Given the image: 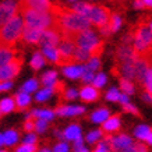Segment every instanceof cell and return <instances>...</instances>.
Here are the masks:
<instances>
[{"label":"cell","mask_w":152,"mask_h":152,"mask_svg":"<svg viewBox=\"0 0 152 152\" xmlns=\"http://www.w3.org/2000/svg\"><path fill=\"white\" fill-rule=\"evenodd\" d=\"M78 152H88V149H85V147H84L83 148V149H80V151Z\"/></svg>","instance_id":"6f0895ef"},{"label":"cell","mask_w":152,"mask_h":152,"mask_svg":"<svg viewBox=\"0 0 152 152\" xmlns=\"http://www.w3.org/2000/svg\"><path fill=\"white\" fill-rule=\"evenodd\" d=\"M20 13L23 14L24 25L37 29H48L55 28V15L52 11H39V10L28 9L20 6Z\"/></svg>","instance_id":"6da1fadb"},{"label":"cell","mask_w":152,"mask_h":152,"mask_svg":"<svg viewBox=\"0 0 152 152\" xmlns=\"http://www.w3.org/2000/svg\"><path fill=\"white\" fill-rule=\"evenodd\" d=\"M17 55H18V50L15 49V46H7L0 43V66L7 64L9 61L15 59Z\"/></svg>","instance_id":"8fae6325"},{"label":"cell","mask_w":152,"mask_h":152,"mask_svg":"<svg viewBox=\"0 0 152 152\" xmlns=\"http://www.w3.org/2000/svg\"><path fill=\"white\" fill-rule=\"evenodd\" d=\"M0 152H9V151H6V149H1V151H0Z\"/></svg>","instance_id":"680465c9"},{"label":"cell","mask_w":152,"mask_h":152,"mask_svg":"<svg viewBox=\"0 0 152 152\" xmlns=\"http://www.w3.org/2000/svg\"><path fill=\"white\" fill-rule=\"evenodd\" d=\"M134 9H137V10H142L145 6H144V3L141 1V0H134Z\"/></svg>","instance_id":"f907efd6"},{"label":"cell","mask_w":152,"mask_h":152,"mask_svg":"<svg viewBox=\"0 0 152 152\" xmlns=\"http://www.w3.org/2000/svg\"><path fill=\"white\" fill-rule=\"evenodd\" d=\"M126 152H148V148L145 144L142 142H137V141H133V144L127 148Z\"/></svg>","instance_id":"836d02e7"},{"label":"cell","mask_w":152,"mask_h":152,"mask_svg":"<svg viewBox=\"0 0 152 152\" xmlns=\"http://www.w3.org/2000/svg\"><path fill=\"white\" fill-rule=\"evenodd\" d=\"M85 17L91 21V24H94V25H96V27L99 28L109 21V18H110V11H109V9H106L103 6L91 4V7H89V10H88V13Z\"/></svg>","instance_id":"8992f818"},{"label":"cell","mask_w":152,"mask_h":152,"mask_svg":"<svg viewBox=\"0 0 152 152\" xmlns=\"http://www.w3.org/2000/svg\"><path fill=\"white\" fill-rule=\"evenodd\" d=\"M95 74L96 73H94V71H91V70H88L84 67V73H83V75H81L83 83L87 84V85L88 84H92V80H94V77H95Z\"/></svg>","instance_id":"f35d334b"},{"label":"cell","mask_w":152,"mask_h":152,"mask_svg":"<svg viewBox=\"0 0 152 152\" xmlns=\"http://www.w3.org/2000/svg\"><path fill=\"white\" fill-rule=\"evenodd\" d=\"M148 27H149V29H151V32H152V21H148Z\"/></svg>","instance_id":"11a10c76"},{"label":"cell","mask_w":152,"mask_h":152,"mask_svg":"<svg viewBox=\"0 0 152 152\" xmlns=\"http://www.w3.org/2000/svg\"><path fill=\"white\" fill-rule=\"evenodd\" d=\"M37 152H52L49 148H42V149H38Z\"/></svg>","instance_id":"db71d44e"},{"label":"cell","mask_w":152,"mask_h":152,"mask_svg":"<svg viewBox=\"0 0 152 152\" xmlns=\"http://www.w3.org/2000/svg\"><path fill=\"white\" fill-rule=\"evenodd\" d=\"M123 24V18L120 17L119 14H110V18H109V28H110V32H117Z\"/></svg>","instance_id":"484cf974"},{"label":"cell","mask_w":152,"mask_h":152,"mask_svg":"<svg viewBox=\"0 0 152 152\" xmlns=\"http://www.w3.org/2000/svg\"><path fill=\"white\" fill-rule=\"evenodd\" d=\"M38 85H39L38 80L31 78V80H28L27 83L23 85L21 91H23V92H27V94H31V92H34V91H37V89H38Z\"/></svg>","instance_id":"4dcf8cb0"},{"label":"cell","mask_w":152,"mask_h":152,"mask_svg":"<svg viewBox=\"0 0 152 152\" xmlns=\"http://www.w3.org/2000/svg\"><path fill=\"white\" fill-rule=\"evenodd\" d=\"M29 115L32 116L34 119H43V120H52L53 117H55V112L53 110H46V109H42V110H34L31 112Z\"/></svg>","instance_id":"d4e9b609"},{"label":"cell","mask_w":152,"mask_h":152,"mask_svg":"<svg viewBox=\"0 0 152 152\" xmlns=\"http://www.w3.org/2000/svg\"><path fill=\"white\" fill-rule=\"evenodd\" d=\"M69 1H71V3H74V1H77V0H69Z\"/></svg>","instance_id":"91938a15"},{"label":"cell","mask_w":152,"mask_h":152,"mask_svg":"<svg viewBox=\"0 0 152 152\" xmlns=\"http://www.w3.org/2000/svg\"><path fill=\"white\" fill-rule=\"evenodd\" d=\"M77 95H78V92H77L75 89H69V88H66L64 92L60 95V98L64 99V101H71V99H75Z\"/></svg>","instance_id":"ab89813d"},{"label":"cell","mask_w":152,"mask_h":152,"mask_svg":"<svg viewBox=\"0 0 152 152\" xmlns=\"http://www.w3.org/2000/svg\"><path fill=\"white\" fill-rule=\"evenodd\" d=\"M18 140V133L15 130H7L3 134V144L4 145H14Z\"/></svg>","instance_id":"4316f807"},{"label":"cell","mask_w":152,"mask_h":152,"mask_svg":"<svg viewBox=\"0 0 152 152\" xmlns=\"http://www.w3.org/2000/svg\"><path fill=\"white\" fill-rule=\"evenodd\" d=\"M20 13V0H4L0 1V27Z\"/></svg>","instance_id":"52a82bcc"},{"label":"cell","mask_w":152,"mask_h":152,"mask_svg":"<svg viewBox=\"0 0 152 152\" xmlns=\"http://www.w3.org/2000/svg\"><path fill=\"white\" fill-rule=\"evenodd\" d=\"M119 102L121 103V105H124V103H127L129 101V95H126V94H120V96H119Z\"/></svg>","instance_id":"681fc988"},{"label":"cell","mask_w":152,"mask_h":152,"mask_svg":"<svg viewBox=\"0 0 152 152\" xmlns=\"http://www.w3.org/2000/svg\"><path fill=\"white\" fill-rule=\"evenodd\" d=\"M85 109L83 106H57L55 109V115L59 116H78L83 115Z\"/></svg>","instance_id":"5bb4252c"},{"label":"cell","mask_w":152,"mask_h":152,"mask_svg":"<svg viewBox=\"0 0 152 152\" xmlns=\"http://www.w3.org/2000/svg\"><path fill=\"white\" fill-rule=\"evenodd\" d=\"M84 67L88 70H91V71H94V73H96V70L101 69V59H99V57H91V59L84 64Z\"/></svg>","instance_id":"d6a6232c"},{"label":"cell","mask_w":152,"mask_h":152,"mask_svg":"<svg viewBox=\"0 0 152 152\" xmlns=\"http://www.w3.org/2000/svg\"><path fill=\"white\" fill-rule=\"evenodd\" d=\"M107 117H109V109H106V107H101V109H98L96 112H94L92 113L91 120H92L94 123H103Z\"/></svg>","instance_id":"cb8c5ba5"},{"label":"cell","mask_w":152,"mask_h":152,"mask_svg":"<svg viewBox=\"0 0 152 152\" xmlns=\"http://www.w3.org/2000/svg\"><path fill=\"white\" fill-rule=\"evenodd\" d=\"M89 7H91V4H89V3H87V1H78V0H77V1H74V3H73L71 10H73V11H75V13L83 14V15H87Z\"/></svg>","instance_id":"83f0119b"},{"label":"cell","mask_w":152,"mask_h":152,"mask_svg":"<svg viewBox=\"0 0 152 152\" xmlns=\"http://www.w3.org/2000/svg\"><path fill=\"white\" fill-rule=\"evenodd\" d=\"M13 87V84L11 81H3V83H0V92H4V91H9L10 88Z\"/></svg>","instance_id":"c3c4849f"},{"label":"cell","mask_w":152,"mask_h":152,"mask_svg":"<svg viewBox=\"0 0 152 152\" xmlns=\"http://www.w3.org/2000/svg\"><path fill=\"white\" fill-rule=\"evenodd\" d=\"M24 60L21 56H17L15 59H13L11 61H9L7 64L0 66V83L3 81H11L14 80L21 71Z\"/></svg>","instance_id":"5b68a950"},{"label":"cell","mask_w":152,"mask_h":152,"mask_svg":"<svg viewBox=\"0 0 152 152\" xmlns=\"http://www.w3.org/2000/svg\"><path fill=\"white\" fill-rule=\"evenodd\" d=\"M151 130H152V127H149V126H138V127L135 129V131H134V135H135L140 141H145L148 137V134L151 133Z\"/></svg>","instance_id":"f1b7e54d"},{"label":"cell","mask_w":152,"mask_h":152,"mask_svg":"<svg viewBox=\"0 0 152 152\" xmlns=\"http://www.w3.org/2000/svg\"><path fill=\"white\" fill-rule=\"evenodd\" d=\"M91 59V53L83 48H75V52H74V63L75 64H81V63H87L88 60Z\"/></svg>","instance_id":"ac0fdd59"},{"label":"cell","mask_w":152,"mask_h":152,"mask_svg":"<svg viewBox=\"0 0 152 152\" xmlns=\"http://www.w3.org/2000/svg\"><path fill=\"white\" fill-rule=\"evenodd\" d=\"M45 64V56L42 55V52H35L32 56V59H31V67L32 70L38 71V70H41Z\"/></svg>","instance_id":"44dd1931"},{"label":"cell","mask_w":152,"mask_h":152,"mask_svg":"<svg viewBox=\"0 0 152 152\" xmlns=\"http://www.w3.org/2000/svg\"><path fill=\"white\" fill-rule=\"evenodd\" d=\"M24 29L23 15H14L13 18L0 27V43L7 46H15L17 42L21 39V34Z\"/></svg>","instance_id":"3957f363"},{"label":"cell","mask_w":152,"mask_h":152,"mask_svg":"<svg viewBox=\"0 0 152 152\" xmlns=\"http://www.w3.org/2000/svg\"><path fill=\"white\" fill-rule=\"evenodd\" d=\"M99 95H101V94L98 91V88L92 87V85H85V87H83L81 91H80V98H81L84 102L98 101Z\"/></svg>","instance_id":"9a60e30c"},{"label":"cell","mask_w":152,"mask_h":152,"mask_svg":"<svg viewBox=\"0 0 152 152\" xmlns=\"http://www.w3.org/2000/svg\"><path fill=\"white\" fill-rule=\"evenodd\" d=\"M52 95H53V89H52V88L45 87L43 89H41V91L37 94L35 99H37L38 102H45V101H48V99H49Z\"/></svg>","instance_id":"1f68e13d"},{"label":"cell","mask_w":152,"mask_h":152,"mask_svg":"<svg viewBox=\"0 0 152 152\" xmlns=\"http://www.w3.org/2000/svg\"><path fill=\"white\" fill-rule=\"evenodd\" d=\"M48 129V120L43 119H37L35 120V131L38 133H43Z\"/></svg>","instance_id":"7bdbcfd3"},{"label":"cell","mask_w":152,"mask_h":152,"mask_svg":"<svg viewBox=\"0 0 152 152\" xmlns=\"http://www.w3.org/2000/svg\"><path fill=\"white\" fill-rule=\"evenodd\" d=\"M144 3V6L145 7H148V9H152V0H141Z\"/></svg>","instance_id":"816d5d0a"},{"label":"cell","mask_w":152,"mask_h":152,"mask_svg":"<svg viewBox=\"0 0 152 152\" xmlns=\"http://www.w3.org/2000/svg\"><path fill=\"white\" fill-rule=\"evenodd\" d=\"M61 41V34L56 28H48L42 31V37L39 41V45L43 46H57Z\"/></svg>","instance_id":"ba28073f"},{"label":"cell","mask_w":152,"mask_h":152,"mask_svg":"<svg viewBox=\"0 0 152 152\" xmlns=\"http://www.w3.org/2000/svg\"><path fill=\"white\" fill-rule=\"evenodd\" d=\"M42 37V29H37V28H31L24 25L23 34H21V41L27 45H39Z\"/></svg>","instance_id":"9c48e42d"},{"label":"cell","mask_w":152,"mask_h":152,"mask_svg":"<svg viewBox=\"0 0 152 152\" xmlns=\"http://www.w3.org/2000/svg\"><path fill=\"white\" fill-rule=\"evenodd\" d=\"M84 73V66L81 64H70L63 67V74L67 78H81V75Z\"/></svg>","instance_id":"2e32d148"},{"label":"cell","mask_w":152,"mask_h":152,"mask_svg":"<svg viewBox=\"0 0 152 152\" xmlns=\"http://www.w3.org/2000/svg\"><path fill=\"white\" fill-rule=\"evenodd\" d=\"M145 142H148V144H149V145H152V130H151V133L148 134L147 140H145Z\"/></svg>","instance_id":"f5cc1de1"},{"label":"cell","mask_w":152,"mask_h":152,"mask_svg":"<svg viewBox=\"0 0 152 152\" xmlns=\"http://www.w3.org/2000/svg\"><path fill=\"white\" fill-rule=\"evenodd\" d=\"M24 142L25 144H38V137L32 133H28V135L24 138Z\"/></svg>","instance_id":"bcb514c9"},{"label":"cell","mask_w":152,"mask_h":152,"mask_svg":"<svg viewBox=\"0 0 152 152\" xmlns=\"http://www.w3.org/2000/svg\"><path fill=\"white\" fill-rule=\"evenodd\" d=\"M1 145H3V135L0 134V147H1Z\"/></svg>","instance_id":"9f6ffc18"},{"label":"cell","mask_w":152,"mask_h":152,"mask_svg":"<svg viewBox=\"0 0 152 152\" xmlns=\"http://www.w3.org/2000/svg\"><path fill=\"white\" fill-rule=\"evenodd\" d=\"M13 99H14V105H15V109H14V110H17V112L27 110L29 103H31V96H29V94L23 92V91H20Z\"/></svg>","instance_id":"7c38bea8"},{"label":"cell","mask_w":152,"mask_h":152,"mask_svg":"<svg viewBox=\"0 0 152 152\" xmlns=\"http://www.w3.org/2000/svg\"><path fill=\"white\" fill-rule=\"evenodd\" d=\"M73 41L75 43V46L83 48L85 50L91 53V57H101L102 52H103V46L105 43L103 41L99 39L96 34L92 29H85L81 32H77L73 35Z\"/></svg>","instance_id":"7a4b0ae2"},{"label":"cell","mask_w":152,"mask_h":152,"mask_svg":"<svg viewBox=\"0 0 152 152\" xmlns=\"http://www.w3.org/2000/svg\"><path fill=\"white\" fill-rule=\"evenodd\" d=\"M63 134H64L66 140H69V141H75L77 138L81 137V129H80V126H77V124H71L66 129V131Z\"/></svg>","instance_id":"d6986e66"},{"label":"cell","mask_w":152,"mask_h":152,"mask_svg":"<svg viewBox=\"0 0 152 152\" xmlns=\"http://www.w3.org/2000/svg\"><path fill=\"white\" fill-rule=\"evenodd\" d=\"M20 6L39 11H50L52 3L50 0H20Z\"/></svg>","instance_id":"30bf717a"},{"label":"cell","mask_w":152,"mask_h":152,"mask_svg":"<svg viewBox=\"0 0 152 152\" xmlns=\"http://www.w3.org/2000/svg\"><path fill=\"white\" fill-rule=\"evenodd\" d=\"M106 84V75L103 73H98L95 74V77L92 80V87L95 88H102Z\"/></svg>","instance_id":"d590c367"},{"label":"cell","mask_w":152,"mask_h":152,"mask_svg":"<svg viewBox=\"0 0 152 152\" xmlns=\"http://www.w3.org/2000/svg\"><path fill=\"white\" fill-rule=\"evenodd\" d=\"M101 137H102V130H95V131L88 133L85 140H87V142L94 144V142H98V141L101 140Z\"/></svg>","instance_id":"8d00e7d4"},{"label":"cell","mask_w":152,"mask_h":152,"mask_svg":"<svg viewBox=\"0 0 152 152\" xmlns=\"http://www.w3.org/2000/svg\"><path fill=\"white\" fill-rule=\"evenodd\" d=\"M92 152H110V147L105 140H101V141H98L96 147L94 148Z\"/></svg>","instance_id":"60d3db41"},{"label":"cell","mask_w":152,"mask_h":152,"mask_svg":"<svg viewBox=\"0 0 152 152\" xmlns=\"http://www.w3.org/2000/svg\"><path fill=\"white\" fill-rule=\"evenodd\" d=\"M120 129V115L109 116L107 119L102 123V131L103 133H115Z\"/></svg>","instance_id":"4fadbf2b"},{"label":"cell","mask_w":152,"mask_h":152,"mask_svg":"<svg viewBox=\"0 0 152 152\" xmlns=\"http://www.w3.org/2000/svg\"><path fill=\"white\" fill-rule=\"evenodd\" d=\"M42 55L45 56V59L49 60L50 63H56V64H59L60 53H59L57 46H43L42 48Z\"/></svg>","instance_id":"e0dca14e"},{"label":"cell","mask_w":152,"mask_h":152,"mask_svg":"<svg viewBox=\"0 0 152 152\" xmlns=\"http://www.w3.org/2000/svg\"><path fill=\"white\" fill-rule=\"evenodd\" d=\"M38 151V144H21L20 147L15 148L14 152H37Z\"/></svg>","instance_id":"e575fe53"},{"label":"cell","mask_w":152,"mask_h":152,"mask_svg":"<svg viewBox=\"0 0 152 152\" xmlns=\"http://www.w3.org/2000/svg\"><path fill=\"white\" fill-rule=\"evenodd\" d=\"M142 87H144V91H145V92L152 94V64H151V67L148 69L145 77H144Z\"/></svg>","instance_id":"f546056e"},{"label":"cell","mask_w":152,"mask_h":152,"mask_svg":"<svg viewBox=\"0 0 152 152\" xmlns=\"http://www.w3.org/2000/svg\"><path fill=\"white\" fill-rule=\"evenodd\" d=\"M123 109H124V112H127V113H133L134 116H140L138 109H137L134 105H131L130 102H127V103H124V105H123Z\"/></svg>","instance_id":"ee69618b"},{"label":"cell","mask_w":152,"mask_h":152,"mask_svg":"<svg viewBox=\"0 0 152 152\" xmlns=\"http://www.w3.org/2000/svg\"><path fill=\"white\" fill-rule=\"evenodd\" d=\"M53 152H69V145L61 141V142H59V144H56L55 145Z\"/></svg>","instance_id":"f6af8a7d"},{"label":"cell","mask_w":152,"mask_h":152,"mask_svg":"<svg viewBox=\"0 0 152 152\" xmlns=\"http://www.w3.org/2000/svg\"><path fill=\"white\" fill-rule=\"evenodd\" d=\"M83 148H84V144H83V140H81V137H80V138H77L75 141H74L73 149H74V152H78L80 149H83Z\"/></svg>","instance_id":"7dc6e473"},{"label":"cell","mask_w":152,"mask_h":152,"mask_svg":"<svg viewBox=\"0 0 152 152\" xmlns=\"http://www.w3.org/2000/svg\"><path fill=\"white\" fill-rule=\"evenodd\" d=\"M57 81V73L56 71H48V73H45L43 75H42V78H41V83L43 87H48V88H50L53 84Z\"/></svg>","instance_id":"7402d4cb"},{"label":"cell","mask_w":152,"mask_h":152,"mask_svg":"<svg viewBox=\"0 0 152 152\" xmlns=\"http://www.w3.org/2000/svg\"><path fill=\"white\" fill-rule=\"evenodd\" d=\"M133 48L140 56L152 55V32L148 23H141L133 32Z\"/></svg>","instance_id":"277c9868"},{"label":"cell","mask_w":152,"mask_h":152,"mask_svg":"<svg viewBox=\"0 0 152 152\" xmlns=\"http://www.w3.org/2000/svg\"><path fill=\"white\" fill-rule=\"evenodd\" d=\"M119 96H120V92H119V89H116V88H112V89H109L106 92V99L107 101L119 102Z\"/></svg>","instance_id":"b9f144b4"},{"label":"cell","mask_w":152,"mask_h":152,"mask_svg":"<svg viewBox=\"0 0 152 152\" xmlns=\"http://www.w3.org/2000/svg\"><path fill=\"white\" fill-rule=\"evenodd\" d=\"M23 129H24V131H27V133L35 131V119H34L31 115L27 116V120H25V123L23 124Z\"/></svg>","instance_id":"74e56055"},{"label":"cell","mask_w":152,"mask_h":152,"mask_svg":"<svg viewBox=\"0 0 152 152\" xmlns=\"http://www.w3.org/2000/svg\"><path fill=\"white\" fill-rule=\"evenodd\" d=\"M15 109V105H14V99L11 98H6L3 101H0V115H7L10 112H13Z\"/></svg>","instance_id":"603a6c76"},{"label":"cell","mask_w":152,"mask_h":152,"mask_svg":"<svg viewBox=\"0 0 152 152\" xmlns=\"http://www.w3.org/2000/svg\"><path fill=\"white\" fill-rule=\"evenodd\" d=\"M120 89H121V92L126 94V95H133L134 91H135V88H134V84L131 80H127L124 77H120Z\"/></svg>","instance_id":"ffe728a7"}]
</instances>
